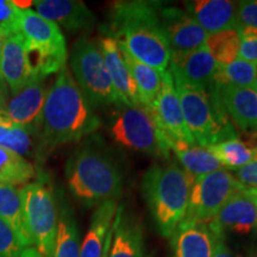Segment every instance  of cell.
Listing matches in <instances>:
<instances>
[{"label": "cell", "mask_w": 257, "mask_h": 257, "mask_svg": "<svg viewBox=\"0 0 257 257\" xmlns=\"http://www.w3.org/2000/svg\"><path fill=\"white\" fill-rule=\"evenodd\" d=\"M187 14L208 35L237 29V3L229 0H194L186 3Z\"/></svg>", "instance_id": "obj_20"}, {"label": "cell", "mask_w": 257, "mask_h": 257, "mask_svg": "<svg viewBox=\"0 0 257 257\" xmlns=\"http://www.w3.org/2000/svg\"><path fill=\"white\" fill-rule=\"evenodd\" d=\"M0 81H3V80H2V78H0Z\"/></svg>", "instance_id": "obj_46"}, {"label": "cell", "mask_w": 257, "mask_h": 257, "mask_svg": "<svg viewBox=\"0 0 257 257\" xmlns=\"http://www.w3.org/2000/svg\"><path fill=\"white\" fill-rule=\"evenodd\" d=\"M36 134L27 128L15 126L5 111L0 113V147L11 150L18 155H32L34 154V136Z\"/></svg>", "instance_id": "obj_31"}, {"label": "cell", "mask_w": 257, "mask_h": 257, "mask_svg": "<svg viewBox=\"0 0 257 257\" xmlns=\"http://www.w3.org/2000/svg\"><path fill=\"white\" fill-rule=\"evenodd\" d=\"M43 78H36L6 104L5 113L15 126L41 134L42 115L47 99Z\"/></svg>", "instance_id": "obj_13"}, {"label": "cell", "mask_w": 257, "mask_h": 257, "mask_svg": "<svg viewBox=\"0 0 257 257\" xmlns=\"http://www.w3.org/2000/svg\"><path fill=\"white\" fill-rule=\"evenodd\" d=\"M211 232L212 236H213V252H212V257H234L231 250L227 248L226 243H225L224 233L212 230Z\"/></svg>", "instance_id": "obj_38"}, {"label": "cell", "mask_w": 257, "mask_h": 257, "mask_svg": "<svg viewBox=\"0 0 257 257\" xmlns=\"http://www.w3.org/2000/svg\"><path fill=\"white\" fill-rule=\"evenodd\" d=\"M73 78L92 107L121 106L98 44L86 37L74 43L70 53Z\"/></svg>", "instance_id": "obj_7"}, {"label": "cell", "mask_w": 257, "mask_h": 257, "mask_svg": "<svg viewBox=\"0 0 257 257\" xmlns=\"http://www.w3.org/2000/svg\"><path fill=\"white\" fill-rule=\"evenodd\" d=\"M100 126V119L72 73L63 68L47 93L42 115V148L78 142Z\"/></svg>", "instance_id": "obj_2"}, {"label": "cell", "mask_w": 257, "mask_h": 257, "mask_svg": "<svg viewBox=\"0 0 257 257\" xmlns=\"http://www.w3.org/2000/svg\"><path fill=\"white\" fill-rule=\"evenodd\" d=\"M242 37L238 29L208 35L205 47L218 66H226L238 59Z\"/></svg>", "instance_id": "obj_30"}, {"label": "cell", "mask_w": 257, "mask_h": 257, "mask_svg": "<svg viewBox=\"0 0 257 257\" xmlns=\"http://www.w3.org/2000/svg\"><path fill=\"white\" fill-rule=\"evenodd\" d=\"M206 149L216 156L221 167L234 170L251 162L257 156V147L253 146L250 141H242L239 138L213 144Z\"/></svg>", "instance_id": "obj_27"}, {"label": "cell", "mask_w": 257, "mask_h": 257, "mask_svg": "<svg viewBox=\"0 0 257 257\" xmlns=\"http://www.w3.org/2000/svg\"><path fill=\"white\" fill-rule=\"evenodd\" d=\"M70 192L87 204L117 200L123 193V175L113 157L99 147L83 146L67 165Z\"/></svg>", "instance_id": "obj_4"}, {"label": "cell", "mask_w": 257, "mask_h": 257, "mask_svg": "<svg viewBox=\"0 0 257 257\" xmlns=\"http://www.w3.org/2000/svg\"><path fill=\"white\" fill-rule=\"evenodd\" d=\"M207 225L217 232L224 233L225 230H231L239 234H248L257 227V205L243 189L225 202L219 213Z\"/></svg>", "instance_id": "obj_18"}, {"label": "cell", "mask_w": 257, "mask_h": 257, "mask_svg": "<svg viewBox=\"0 0 257 257\" xmlns=\"http://www.w3.org/2000/svg\"><path fill=\"white\" fill-rule=\"evenodd\" d=\"M244 193H245L248 197L251 199V200L257 205V187L256 188H248L244 189Z\"/></svg>", "instance_id": "obj_42"}, {"label": "cell", "mask_w": 257, "mask_h": 257, "mask_svg": "<svg viewBox=\"0 0 257 257\" xmlns=\"http://www.w3.org/2000/svg\"><path fill=\"white\" fill-rule=\"evenodd\" d=\"M227 117L244 133L257 131V89L233 86H216Z\"/></svg>", "instance_id": "obj_17"}, {"label": "cell", "mask_w": 257, "mask_h": 257, "mask_svg": "<svg viewBox=\"0 0 257 257\" xmlns=\"http://www.w3.org/2000/svg\"><path fill=\"white\" fill-rule=\"evenodd\" d=\"M162 2L120 0L112 3L106 36L113 38L141 62L162 74L170 61V48L160 19Z\"/></svg>", "instance_id": "obj_1"}, {"label": "cell", "mask_w": 257, "mask_h": 257, "mask_svg": "<svg viewBox=\"0 0 257 257\" xmlns=\"http://www.w3.org/2000/svg\"><path fill=\"white\" fill-rule=\"evenodd\" d=\"M25 230L31 245L43 257H53L59 225L55 197L50 187L31 182L19 189Z\"/></svg>", "instance_id": "obj_8"}, {"label": "cell", "mask_w": 257, "mask_h": 257, "mask_svg": "<svg viewBox=\"0 0 257 257\" xmlns=\"http://www.w3.org/2000/svg\"><path fill=\"white\" fill-rule=\"evenodd\" d=\"M255 160H257V156H256V159H255Z\"/></svg>", "instance_id": "obj_47"}, {"label": "cell", "mask_w": 257, "mask_h": 257, "mask_svg": "<svg viewBox=\"0 0 257 257\" xmlns=\"http://www.w3.org/2000/svg\"><path fill=\"white\" fill-rule=\"evenodd\" d=\"M194 180L175 163L154 165L144 174L143 197L163 237L170 238L184 220Z\"/></svg>", "instance_id": "obj_3"}, {"label": "cell", "mask_w": 257, "mask_h": 257, "mask_svg": "<svg viewBox=\"0 0 257 257\" xmlns=\"http://www.w3.org/2000/svg\"><path fill=\"white\" fill-rule=\"evenodd\" d=\"M112 118L110 133L121 147L153 156L169 157L166 136L157 127L144 106H118Z\"/></svg>", "instance_id": "obj_9"}, {"label": "cell", "mask_w": 257, "mask_h": 257, "mask_svg": "<svg viewBox=\"0 0 257 257\" xmlns=\"http://www.w3.org/2000/svg\"><path fill=\"white\" fill-rule=\"evenodd\" d=\"M112 237H113V224H112L111 229H110V231H108L107 236H106V240H105V244H104V249H102V252H101V256L100 257H108V256H110Z\"/></svg>", "instance_id": "obj_39"}, {"label": "cell", "mask_w": 257, "mask_h": 257, "mask_svg": "<svg viewBox=\"0 0 257 257\" xmlns=\"http://www.w3.org/2000/svg\"><path fill=\"white\" fill-rule=\"evenodd\" d=\"M80 234L75 220L64 211L57 225L53 257H80Z\"/></svg>", "instance_id": "obj_32"}, {"label": "cell", "mask_w": 257, "mask_h": 257, "mask_svg": "<svg viewBox=\"0 0 257 257\" xmlns=\"http://www.w3.org/2000/svg\"><path fill=\"white\" fill-rule=\"evenodd\" d=\"M98 46L121 105L141 106L137 86L117 42L113 38L105 36L99 41Z\"/></svg>", "instance_id": "obj_16"}, {"label": "cell", "mask_w": 257, "mask_h": 257, "mask_svg": "<svg viewBox=\"0 0 257 257\" xmlns=\"http://www.w3.org/2000/svg\"><path fill=\"white\" fill-rule=\"evenodd\" d=\"M169 66L173 76L205 91H211L214 87L213 80L218 64L205 46L185 54H170Z\"/></svg>", "instance_id": "obj_14"}, {"label": "cell", "mask_w": 257, "mask_h": 257, "mask_svg": "<svg viewBox=\"0 0 257 257\" xmlns=\"http://www.w3.org/2000/svg\"><path fill=\"white\" fill-rule=\"evenodd\" d=\"M249 257H257V251H255L253 253H251V255H250Z\"/></svg>", "instance_id": "obj_45"}, {"label": "cell", "mask_w": 257, "mask_h": 257, "mask_svg": "<svg viewBox=\"0 0 257 257\" xmlns=\"http://www.w3.org/2000/svg\"><path fill=\"white\" fill-rule=\"evenodd\" d=\"M0 78L8 83L14 95L36 79L31 72L21 35H15L5 40L0 55Z\"/></svg>", "instance_id": "obj_19"}, {"label": "cell", "mask_w": 257, "mask_h": 257, "mask_svg": "<svg viewBox=\"0 0 257 257\" xmlns=\"http://www.w3.org/2000/svg\"><path fill=\"white\" fill-rule=\"evenodd\" d=\"M0 219L14 230L23 248L31 246L30 237L25 230L23 220L21 192L14 186L0 184Z\"/></svg>", "instance_id": "obj_26"}, {"label": "cell", "mask_w": 257, "mask_h": 257, "mask_svg": "<svg viewBox=\"0 0 257 257\" xmlns=\"http://www.w3.org/2000/svg\"><path fill=\"white\" fill-rule=\"evenodd\" d=\"M237 29H250L257 32V0L237 3Z\"/></svg>", "instance_id": "obj_35"}, {"label": "cell", "mask_w": 257, "mask_h": 257, "mask_svg": "<svg viewBox=\"0 0 257 257\" xmlns=\"http://www.w3.org/2000/svg\"><path fill=\"white\" fill-rule=\"evenodd\" d=\"M170 238L174 257H212L213 236L207 224L179 225Z\"/></svg>", "instance_id": "obj_22"}, {"label": "cell", "mask_w": 257, "mask_h": 257, "mask_svg": "<svg viewBox=\"0 0 257 257\" xmlns=\"http://www.w3.org/2000/svg\"><path fill=\"white\" fill-rule=\"evenodd\" d=\"M118 205L117 200L101 202L95 208L91 226L80 246V257H100L108 231L113 224Z\"/></svg>", "instance_id": "obj_23"}, {"label": "cell", "mask_w": 257, "mask_h": 257, "mask_svg": "<svg viewBox=\"0 0 257 257\" xmlns=\"http://www.w3.org/2000/svg\"><path fill=\"white\" fill-rule=\"evenodd\" d=\"M173 80L186 126L195 144L208 148L237 138V131L221 105L216 86L205 91L176 76Z\"/></svg>", "instance_id": "obj_5"}, {"label": "cell", "mask_w": 257, "mask_h": 257, "mask_svg": "<svg viewBox=\"0 0 257 257\" xmlns=\"http://www.w3.org/2000/svg\"><path fill=\"white\" fill-rule=\"evenodd\" d=\"M249 141L253 144V146L257 147V131H256V133L251 134V140H249Z\"/></svg>", "instance_id": "obj_44"}, {"label": "cell", "mask_w": 257, "mask_h": 257, "mask_svg": "<svg viewBox=\"0 0 257 257\" xmlns=\"http://www.w3.org/2000/svg\"><path fill=\"white\" fill-rule=\"evenodd\" d=\"M5 40H6V37L2 34V32H0V55H2V50H3V47H4Z\"/></svg>", "instance_id": "obj_43"}, {"label": "cell", "mask_w": 257, "mask_h": 257, "mask_svg": "<svg viewBox=\"0 0 257 257\" xmlns=\"http://www.w3.org/2000/svg\"><path fill=\"white\" fill-rule=\"evenodd\" d=\"M214 86H233L257 89V64L237 59L226 66H218Z\"/></svg>", "instance_id": "obj_29"}, {"label": "cell", "mask_w": 257, "mask_h": 257, "mask_svg": "<svg viewBox=\"0 0 257 257\" xmlns=\"http://www.w3.org/2000/svg\"><path fill=\"white\" fill-rule=\"evenodd\" d=\"M148 111L155 120L159 130L167 138L195 146L194 140L186 126L174 80L169 69L162 73L159 94Z\"/></svg>", "instance_id": "obj_11"}, {"label": "cell", "mask_w": 257, "mask_h": 257, "mask_svg": "<svg viewBox=\"0 0 257 257\" xmlns=\"http://www.w3.org/2000/svg\"><path fill=\"white\" fill-rule=\"evenodd\" d=\"M238 59L257 64V34L242 37Z\"/></svg>", "instance_id": "obj_37"}, {"label": "cell", "mask_w": 257, "mask_h": 257, "mask_svg": "<svg viewBox=\"0 0 257 257\" xmlns=\"http://www.w3.org/2000/svg\"><path fill=\"white\" fill-rule=\"evenodd\" d=\"M244 187L225 169L195 178L189 194L187 213L180 225L210 223L225 202Z\"/></svg>", "instance_id": "obj_10"}, {"label": "cell", "mask_w": 257, "mask_h": 257, "mask_svg": "<svg viewBox=\"0 0 257 257\" xmlns=\"http://www.w3.org/2000/svg\"><path fill=\"white\" fill-rule=\"evenodd\" d=\"M21 257H43V256H42L41 253L34 248V246H28V248L23 249Z\"/></svg>", "instance_id": "obj_40"}, {"label": "cell", "mask_w": 257, "mask_h": 257, "mask_svg": "<svg viewBox=\"0 0 257 257\" xmlns=\"http://www.w3.org/2000/svg\"><path fill=\"white\" fill-rule=\"evenodd\" d=\"M36 172L30 161L11 150L0 147V184L25 186L35 178Z\"/></svg>", "instance_id": "obj_28"}, {"label": "cell", "mask_w": 257, "mask_h": 257, "mask_svg": "<svg viewBox=\"0 0 257 257\" xmlns=\"http://www.w3.org/2000/svg\"><path fill=\"white\" fill-rule=\"evenodd\" d=\"M160 19L170 54H185L205 46L208 34L178 6H162Z\"/></svg>", "instance_id": "obj_12"}, {"label": "cell", "mask_w": 257, "mask_h": 257, "mask_svg": "<svg viewBox=\"0 0 257 257\" xmlns=\"http://www.w3.org/2000/svg\"><path fill=\"white\" fill-rule=\"evenodd\" d=\"M166 141L169 152L175 154L176 159L184 166V169L194 178L223 169L219 161L206 148L189 146L181 141L169 140L167 137Z\"/></svg>", "instance_id": "obj_24"}, {"label": "cell", "mask_w": 257, "mask_h": 257, "mask_svg": "<svg viewBox=\"0 0 257 257\" xmlns=\"http://www.w3.org/2000/svg\"><path fill=\"white\" fill-rule=\"evenodd\" d=\"M23 249L14 230L0 219V257H21Z\"/></svg>", "instance_id": "obj_34"}, {"label": "cell", "mask_w": 257, "mask_h": 257, "mask_svg": "<svg viewBox=\"0 0 257 257\" xmlns=\"http://www.w3.org/2000/svg\"><path fill=\"white\" fill-rule=\"evenodd\" d=\"M0 32L6 38L19 35V8L15 2L0 0Z\"/></svg>", "instance_id": "obj_33"}, {"label": "cell", "mask_w": 257, "mask_h": 257, "mask_svg": "<svg viewBox=\"0 0 257 257\" xmlns=\"http://www.w3.org/2000/svg\"><path fill=\"white\" fill-rule=\"evenodd\" d=\"M6 108V98H5V88L3 82L0 81V113L4 112Z\"/></svg>", "instance_id": "obj_41"}, {"label": "cell", "mask_w": 257, "mask_h": 257, "mask_svg": "<svg viewBox=\"0 0 257 257\" xmlns=\"http://www.w3.org/2000/svg\"><path fill=\"white\" fill-rule=\"evenodd\" d=\"M19 35L23 38L31 72L47 78L66 68V40L61 29L31 9H19Z\"/></svg>", "instance_id": "obj_6"}, {"label": "cell", "mask_w": 257, "mask_h": 257, "mask_svg": "<svg viewBox=\"0 0 257 257\" xmlns=\"http://www.w3.org/2000/svg\"><path fill=\"white\" fill-rule=\"evenodd\" d=\"M237 181L243 186L244 189L256 188L257 187V160H252L251 162L246 163L245 166L240 167L236 170L233 175Z\"/></svg>", "instance_id": "obj_36"}, {"label": "cell", "mask_w": 257, "mask_h": 257, "mask_svg": "<svg viewBox=\"0 0 257 257\" xmlns=\"http://www.w3.org/2000/svg\"><path fill=\"white\" fill-rule=\"evenodd\" d=\"M108 257H150L146 252L142 223L136 217L124 213L123 207L118 208L115 213Z\"/></svg>", "instance_id": "obj_21"}, {"label": "cell", "mask_w": 257, "mask_h": 257, "mask_svg": "<svg viewBox=\"0 0 257 257\" xmlns=\"http://www.w3.org/2000/svg\"><path fill=\"white\" fill-rule=\"evenodd\" d=\"M32 6L38 15L67 31L89 30L95 24L93 12L80 0H36Z\"/></svg>", "instance_id": "obj_15"}, {"label": "cell", "mask_w": 257, "mask_h": 257, "mask_svg": "<svg viewBox=\"0 0 257 257\" xmlns=\"http://www.w3.org/2000/svg\"><path fill=\"white\" fill-rule=\"evenodd\" d=\"M119 49L128 69H130L134 81L137 86L138 98H140L141 105L144 106L146 108H149L153 105V102L155 101L157 94H159L162 74L159 70L153 68V67L135 59L125 48L119 46Z\"/></svg>", "instance_id": "obj_25"}]
</instances>
